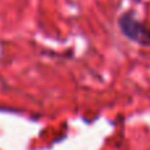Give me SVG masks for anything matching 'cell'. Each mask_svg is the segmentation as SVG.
<instances>
[{
    "label": "cell",
    "mask_w": 150,
    "mask_h": 150,
    "mask_svg": "<svg viewBox=\"0 0 150 150\" xmlns=\"http://www.w3.org/2000/svg\"><path fill=\"white\" fill-rule=\"evenodd\" d=\"M118 27L125 37L138 45L150 47V28L136 17L134 12H124L118 17Z\"/></svg>",
    "instance_id": "obj_1"
}]
</instances>
